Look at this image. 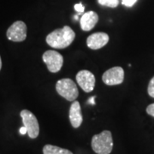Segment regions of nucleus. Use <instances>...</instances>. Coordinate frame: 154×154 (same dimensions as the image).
<instances>
[{
  "mask_svg": "<svg viewBox=\"0 0 154 154\" xmlns=\"http://www.w3.org/2000/svg\"><path fill=\"white\" fill-rule=\"evenodd\" d=\"M102 80L104 83L108 86L122 84L124 80V70L122 67H113L103 74Z\"/></svg>",
  "mask_w": 154,
  "mask_h": 154,
  "instance_id": "0eeeda50",
  "label": "nucleus"
},
{
  "mask_svg": "<svg viewBox=\"0 0 154 154\" xmlns=\"http://www.w3.org/2000/svg\"><path fill=\"white\" fill-rule=\"evenodd\" d=\"M20 134H22V135H24V134H28V131H27V128H25V127H22L21 128H20Z\"/></svg>",
  "mask_w": 154,
  "mask_h": 154,
  "instance_id": "a211bd4d",
  "label": "nucleus"
},
{
  "mask_svg": "<svg viewBox=\"0 0 154 154\" xmlns=\"http://www.w3.org/2000/svg\"><path fill=\"white\" fill-rule=\"evenodd\" d=\"M44 154H73L69 150L61 148L59 146H56L52 145H45L43 147Z\"/></svg>",
  "mask_w": 154,
  "mask_h": 154,
  "instance_id": "f8f14e48",
  "label": "nucleus"
},
{
  "mask_svg": "<svg viewBox=\"0 0 154 154\" xmlns=\"http://www.w3.org/2000/svg\"><path fill=\"white\" fill-rule=\"evenodd\" d=\"M76 82L84 92L91 93L95 86V76L88 70H81L77 73Z\"/></svg>",
  "mask_w": 154,
  "mask_h": 154,
  "instance_id": "6e6552de",
  "label": "nucleus"
},
{
  "mask_svg": "<svg viewBox=\"0 0 154 154\" xmlns=\"http://www.w3.org/2000/svg\"><path fill=\"white\" fill-rule=\"evenodd\" d=\"M98 22H99L98 14L94 11H88L83 15L80 20L81 28L83 31L88 32L95 27Z\"/></svg>",
  "mask_w": 154,
  "mask_h": 154,
  "instance_id": "9b49d317",
  "label": "nucleus"
},
{
  "mask_svg": "<svg viewBox=\"0 0 154 154\" xmlns=\"http://www.w3.org/2000/svg\"><path fill=\"white\" fill-rule=\"evenodd\" d=\"M146 112H147V114L150 116H153L154 117V103L153 104H151V105H149L147 106V108H146Z\"/></svg>",
  "mask_w": 154,
  "mask_h": 154,
  "instance_id": "f3484780",
  "label": "nucleus"
},
{
  "mask_svg": "<svg viewBox=\"0 0 154 154\" xmlns=\"http://www.w3.org/2000/svg\"><path fill=\"white\" fill-rule=\"evenodd\" d=\"M147 92H148L149 96H151L152 98H154V76L151 79V81L149 82Z\"/></svg>",
  "mask_w": 154,
  "mask_h": 154,
  "instance_id": "4468645a",
  "label": "nucleus"
},
{
  "mask_svg": "<svg viewBox=\"0 0 154 154\" xmlns=\"http://www.w3.org/2000/svg\"><path fill=\"white\" fill-rule=\"evenodd\" d=\"M1 68H2V60H1V57H0V70H1Z\"/></svg>",
  "mask_w": 154,
  "mask_h": 154,
  "instance_id": "aec40b11",
  "label": "nucleus"
},
{
  "mask_svg": "<svg viewBox=\"0 0 154 154\" xmlns=\"http://www.w3.org/2000/svg\"><path fill=\"white\" fill-rule=\"evenodd\" d=\"M75 38V33L69 26H64L52 31L46 36V43L55 49H64L69 46Z\"/></svg>",
  "mask_w": 154,
  "mask_h": 154,
  "instance_id": "f257e3e1",
  "label": "nucleus"
},
{
  "mask_svg": "<svg viewBox=\"0 0 154 154\" xmlns=\"http://www.w3.org/2000/svg\"><path fill=\"white\" fill-rule=\"evenodd\" d=\"M98 2L100 5L109 8H116L119 5V0H98Z\"/></svg>",
  "mask_w": 154,
  "mask_h": 154,
  "instance_id": "ddd939ff",
  "label": "nucleus"
},
{
  "mask_svg": "<svg viewBox=\"0 0 154 154\" xmlns=\"http://www.w3.org/2000/svg\"><path fill=\"white\" fill-rule=\"evenodd\" d=\"M92 148L97 154H110L113 149V139L111 132L104 130L100 134H95L91 141Z\"/></svg>",
  "mask_w": 154,
  "mask_h": 154,
  "instance_id": "f03ea898",
  "label": "nucleus"
},
{
  "mask_svg": "<svg viewBox=\"0 0 154 154\" xmlns=\"http://www.w3.org/2000/svg\"><path fill=\"white\" fill-rule=\"evenodd\" d=\"M24 127L27 128L28 134L31 139L38 137L39 134V125L37 117L28 110H22L20 113Z\"/></svg>",
  "mask_w": 154,
  "mask_h": 154,
  "instance_id": "20e7f679",
  "label": "nucleus"
},
{
  "mask_svg": "<svg viewBox=\"0 0 154 154\" xmlns=\"http://www.w3.org/2000/svg\"><path fill=\"white\" fill-rule=\"evenodd\" d=\"M75 10L79 14H81V13H83V12H84L85 7L82 5V3H79V4H76V5H75Z\"/></svg>",
  "mask_w": 154,
  "mask_h": 154,
  "instance_id": "dca6fc26",
  "label": "nucleus"
},
{
  "mask_svg": "<svg viewBox=\"0 0 154 154\" xmlns=\"http://www.w3.org/2000/svg\"><path fill=\"white\" fill-rule=\"evenodd\" d=\"M42 58L50 72L57 73L60 71L63 64V57L59 52L52 50L46 51L43 54Z\"/></svg>",
  "mask_w": 154,
  "mask_h": 154,
  "instance_id": "39448f33",
  "label": "nucleus"
},
{
  "mask_svg": "<svg viewBox=\"0 0 154 154\" xmlns=\"http://www.w3.org/2000/svg\"><path fill=\"white\" fill-rule=\"evenodd\" d=\"M57 94L68 101H75L79 95V91L75 83L69 78L59 80L56 84Z\"/></svg>",
  "mask_w": 154,
  "mask_h": 154,
  "instance_id": "7ed1b4c3",
  "label": "nucleus"
},
{
  "mask_svg": "<svg viewBox=\"0 0 154 154\" xmlns=\"http://www.w3.org/2000/svg\"><path fill=\"white\" fill-rule=\"evenodd\" d=\"M94 99H95V97H92V98H90V99H89V101H88V103H90V104H93V105H95V101H94Z\"/></svg>",
  "mask_w": 154,
  "mask_h": 154,
  "instance_id": "6ab92c4d",
  "label": "nucleus"
},
{
  "mask_svg": "<svg viewBox=\"0 0 154 154\" xmlns=\"http://www.w3.org/2000/svg\"><path fill=\"white\" fill-rule=\"evenodd\" d=\"M69 116V121H70L72 127L77 128L82 125L83 122V116L82 114L80 103L76 100L73 101L72 105H70Z\"/></svg>",
  "mask_w": 154,
  "mask_h": 154,
  "instance_id": "9d476101",
  "label": "nucleus"
},
{
  "mask_svg": "<svg viewBox=\"0 0 154 154\" xmlns=\"http://www.w3.org/2000/svg\"><path fill=\"white\" fill-rule=\"evenodd\" d=\"M109 42V35L107 33L99 32L94 33L88 36L87 39L88 46L92 50H99L104 47Z\"/></svg>",
  "mask_w": 154,
  "mask_h": 154,
  "instance_id": "1a4fd4ad",
  "label": "nucleus"
},
{
  "mask_svg": "<svg viewBox=\"0 0 154 154\" xmlns=\"http://www.w3.org/2000/svg\"><path fill=\"white\" fill-rule=\"evenodd\" d=\"M6 35L13 42L24 41L27 38V25L22 21H17L8 28Z\"/></svg>",
  "mask_w": 154,
  "mask_h": 154,
  "instance_id": "423d86ee",
  "label": "nucleus"
},
{
  "mask_svg": "<svg viewBox=\"0 0 154 154\" xmlns=\"http://www.w3.org/2000/svg\"><path fill=\"white\" fill-rule=\"evenodd\" d=\"M137 2V0H122V4L126 7H132Z\"/></svg>",
  "mask_w": 154,
  "mask_h": 154,
  "instance_id": "2eb2a0df",
  "label": "nucleus"
}]
</instances>
